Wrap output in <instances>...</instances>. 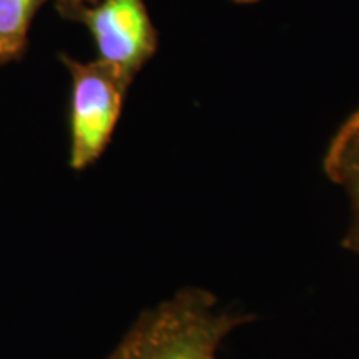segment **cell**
Segmentation results:
<instances>
[{"mask_svg": "<svg viewBox=\"0 0 359 359\" xmlns=\"http://www.w3.org/2000/svg\"><path fill=\"white\" fill-rule=\"evenodd\" d=\"M251 321L213 291L185 286L143 309L103 359H218L228 336Z\"/></svg>", "mask_w": 359, "mask_h": 359, "instance_id": "6da1fadb", "label": "cell"}, {"mask_svg": "<svg viewBox=\"0 0 359 359\" xmlns=\"http://www.w3.org/2000/svg\"><path fill=\"white\" fill-rule=\"evenodd\" d=\"M72 79L69 165L83 172L107 150L130 87L105 62L62 58Z\"/></svg>", "mask_w": 359, "mask_h": 359, "instance_id": "7a4b0ae2", "label": "cell"}, {"mask_svg": "<svg viewBox=\"0 0 359 359\" xmlns=\"http://www.w3.org/2000/svg\"><path fill=\"white\" fill-rule=\"evenodd\" d=\"M57 8L87 27L97 43L98 60L130 85L156 50V30L143 0L57 4Z\"/></svg>", "mask_w": 359, "mask_h": 359, "instance_id": "3957f363", "label": "cell"}, {"mask_svg": "<svg viewBox=\"0 0 359 359\" xmlns=\"http://www.w3.org/2000/svg\"><path fill=\"white\" fill-rule=\"evenodd\" d=\"M323 170L349 200V224L343 248L359 257V109L339 125L323 156Z\"/></svg>", "mask_w": 359, "mask_h": 359, "instance_id": "277c9868", "label": "cell"}, {"mask_svg": "<svg viewBox=\"0 0 359 359\" xmlns=\"http://www.w3.org/2000/svg\"><path fill=\"white\" fill-rule=\"evenodd\" d=\"M45 0H0V65L24 52L30 20Z\"/></svg>", "mask_w": 359, "mask_h": 359, "instance_id": "5b68a950", "label": "cell"}, {"mask_svg": "<svg viewBox=\"0 0 359 359\" xmlns=\"http://www.w3.org/2000/svg\"><path fill=\"white\" fill-rule=\"evenodd\" d=\"M233 2L240 4V6H251V4H258L262 2V0H233Z\"/></svg>", "mask_w": 359, "mask_h": 359, "instance_id": "8992f818", "label": "cell"}, {"mask_svg": "<svg viewBox=\"0 0 359 359\" xmlns=\"http://www.w3.org/2000/svg\"><path fill=\"white\" fill-rule=\"evenodd\" d=\"M58 4H74V2H85V4H88L90 0H57Z\"/></svg>", "mask_w": 359, "mask_h": 359, "instance_id": "52a82bcc", "label": "cell"}]
</instances>
